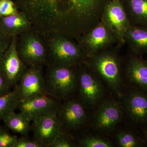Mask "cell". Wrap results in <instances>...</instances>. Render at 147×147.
I'll use <instances>...</instances> for the list:
<instances>
[{"label": "cell", "instance_id": "1", "mask_svg": "<svg viewBox=\"0 0 147 147\" xmlns=\"http://www.w3.org/2000/svg\"><path fill=\"white\" fill-rule=\"evenodd\" d=\"M71 67L48 64L44 75L45 94L61 100L73 93L78 86V76Z\"/></svg>", "mask_w": 147, "mask_h": 147}, {"label": "cell", "instance_id": "2", "mask_svg": "<svg viewBox=\"0 0 147 147\" xmlns=\"http://www.w3.org/2000/svg\"><path fill=\"white\" fill-rule=\"evenodd\" d=\"M32 29L17 36L18 55L27 67L42 66L47 63L48 50L39 33Z\"/></svg>", "mask_w": 147, "mask_h": 147}, {"label": "cell", "instance_id": "3", "mask_svg": "<svg viewBox=\"0 0 147 147\" xmlns=\"http://www.w3.org/2000/svg\"><path fill=\"white\" fill-rule=\"evenodd\" d=\"M17 40V36L12 37L8 48L0 56V74L10 88L16 86L27 68L18 55Z\"/></svg>", "mask_w": 147, "mask_h": 147}, {"label": "cell", "instance_id": "4", "mask_svg": "<svg viewBox=\"0 0 147 147\" xmlns=\"http://www.w3.org/2000/svg\"><path fill=\"white\" fill-rule=\"evenodd\" d=\"M51 34L53 36L46 42L48 45L47 64L72 66L80 58L79 48L56 33Z\"/></svg>", "mask_w": 147, "mask_h": 147}, {"label": "cell", "instance_id": "5", "mask_svg": "<svg viewBox=\"0 0 147 147\" xmlns=\"http://www.w3.org/2000/svg\"><path fill=\"white\" fill-rule=\"evenodd\" d=\"M13 89L21 101L46 94L45 78L42 67H27L21 79Z\"/></svg>", "mask_w": 147, "mask_h": 147}, {"label": "cell", "instance_id": "6", "mask_svg": "<svg viewBox=\"0 0 147 147\" xmlns=\"http://www.w3.org/2000/svg\"><path fill=\"white\" fill-rule=\"evenodd\" d=\"M61 131H75L82 127L87 120V114L81 101L75 99L61 102L57 113Z\"/></svg>", "mask_w": 147, "mask_h": 147}, {"label": "cell", "instance_id": "7", "mask_svg": "<svg viewBox=\"0 0 147 147\" xmlns=\"http://www.w3.org/2000/svg\"><path fill=\"white\" fill-rule=\"evenodd\" d=\"M32 122L31 131L33 133V139L41 147H49L62 132L57 113L35 118Z\"/></svg>", "mask_w": 147, "mask_h": 147}, {"label": "cell", "instance_id": "8", "mask_svg": "<svg viewBox=\"0 0 147 147\" xmlns=\"http://www.w3.org/2000/svg\"><path fill=\"white\" fill-rule=\"evenodd\" d=\"M125 111L135 126L147 127V92L134 88L125 98Z\"/></svg>", "mask_w": 147, "mask_h": 147}, {"label": "cell", "instance_id": "9", "mask_svg": "<svg viewBox=\"0 0 147 147\" xmlns=\"http://www.w3.org/2000/svg\"><path fill=\"white\" fill-rule=\"evenodd\" d=\"M60 103V100L43 94L20 101L17 109L32 121L37 117L57 113Z\"/></svg>", "mask_w": 147, "mask_h": 147}, {"label": "cell", "instance_id": "10", "mask_svg": "<svg viewBox=\"0 0 147 147\" xmlns=\"http://www.w3.org/2000/svg\"><path fill=\"white\" fill-rule=\"evenodd\" d=\"M122 116L121 110L117 102L107 101L103 102L96 112L94 122L99 130L108 131L113 129L119 122Z\"/></svg>", "mask_w": 147, "mask_h": 147}, {"label": "cell", "instance_id": "11", "mask_svg": "<svg viewBox=\"0 0 147 147\" xmlns=\"http://www.w3.org/2000/svg\"><path fill=\"white\" fill-rule=\"evenodd\" d=\"M95 66L109 86L118 95L120 94V79L118 65L112 56L105 55L98 58Z\"/></svg>", "mask_w": 147, "mask_h": 147}, {"label": "cell", "instance_id": "12", "mask_svg": "<svg viewBox=\"0 0 147 147\" xmlns=\"http://www.w3.org/2000/svg\"><path fill=\"white\" fill-rule=\"evenodd\" d=\"M79 94L82 101L94 105L102 98L103 93L102 85L90 74L83 72L78 76Z\"/></svg>", "mask_w": 147, "mask_h": 147}, {"label": "cell", "instance_id": "13", "mask_svg": "<svg viewBox=\"0 0 147 147\" xmlns=\"http://www.w3.org/2000/svg\"><path fill=\"white\" fill-rule=\"evenodd\" d=\"M33 28L31 22L22 11L0 17V31L9 37L18 36Z\"/></svg>", "mask_w": 147, "mask_h": 147}, {"label": "cell", "instance_id": "14", "mask_svg": "<svg viewBox=\"0 0 147 147\" xmlns=\"http://www.w3.org/2000/svg\"><path fill=\"white\" fill-rule=\"evenodd\" d=\"M127 78L134 88L147 92V61L138 57L130 60L127 70Z\"/></svg>", "mask_w": 147, "mask_h": 147}, {"label": "cell", "instance_id": "15", "mask_svg": "<svg viewBox=\"0 0 147 147\" xmlns=\"http://www.w3.org/2000/svg\"><path fill=\"white\" fill-rule=\"evenodd\" d=\"M7 128L21 136L29 137L32 122L30 119L22 112H11L3 120Z\"/></svg>", "mask_w": 147, "mask_h": 147}, {"label": "cell", "instance_id": "16", "mask_svg": "<svg viewBox=\"0 0 147 147\" xmlns=\"http://www.w3.org/2000/svg\"><path fill=\"white\" fill-rule=\"evenodd\" d=\"M107 18L108 22L113 28L121 32L126 27L127 21L123 9L118 3L110 4L107 8Z\"/></svg>", "mask_w": 147, "mask_h": 147}, {"label": "cell", "instance_id": "17", "mask_svg": "<svg viewBox=\"0 0 147 147\" xmlns=\"http://www.w3.org/2000/svg\"><path fill=\"white\" fill-rule=\"evenodd\" d=\"M128 36L134 50L138 53H147V27L140 26L131 27Z\"/></svg>", "mask_w": 147, "mask_h": 147}, {"label": "cell", "instance_id": "18", "mask_svg": "<svg viewBox=\"0 0 147 147\" xmlns=\"http://www.w3.org/2000/svg\"><path fill=\"white\" fill-rule=\"evenodd\" d=\"M20 101L14 89L0 96V121L17 109Z\"/></svg>", "mask_w": 147, "mask_h": 147}, {"label": "cell", "instance_id": "19", "mask_svg": "<svg viewBox=\"0 0 147 147\" xmlns=\"http://www.w3.org/2000/svg\"><path fill=\"white\" fill-rule=\"evenodd\" d=\"M129 6L134 21L147 28V0H130Z\"/></svg>", "mask_w": 147, "mask_h": 147}, {"label": "cell", "instance_id": "20", "mask_svg": "<svg viewBox=\"0 0 147 147\" xmlns=\"http://www.w3.org/2000/svg\"><path fill=\"white\" fill-rule=\"evenodd\" d=\"M119 145L122 147H139L144 145L142 137L132 131H121L117 134Z\"/></svg>", "mask_w": 147, "mask_h": 147}, {"label": "cell", "instance_id": "21", "mask_svg": "<svg viewBox=\"0 0 147 147\" xmlns=\"http://www.w3.org/2000/svg\"><path fill=\"white\" fill-rule=\"evenodd\" d=\"M108 36L107 30L104 27H98L94 29L87 39L86 42L94 49H97L108 41Z\"/></svg>", "mask_w": 147, "mask_h": 147}, {"label": "cell", "instance_id": "22", "mask_svg": "<svg viewBox=\"0 0 147 147\" xmlns=\"http://www.w3.org/2000/svg\"><path fill=\"white\" fill-rule=\"evenodd\" d=\"M72 3V7L78 14H85L90 10L93 4L94 0H69ZM48 7L54 9L56 0H48Z\"/></svg>", "mask_w": 147, "mask_h": 147}, {"label": "cell", "instance_id": "23", "mask_svg": "<svg viewBox=\"0 0 147 147\" xmlns=\"http://www.w3.org/2000/svg\"><path fill=\"white\" fill-rule=\"evenodd\" d=\"M81 146L84 147H111L113 146L110 142L99 137H87L79 141Z\"/></svg>", "mask_w": 147, "mask_h": 147}, {"label": "cell", "instance_id": "24", "mask_svg": "<svg viewBox=\"0 0 147 147\" xmlns=\"http://www.w3.org/2000/svg\"><path fill=\"white\" fill-rule=\"evenodd\" d=\"M18 11L16 5L11 0H0V17L13 15Z\"/></svg>", "mask_w": 147, "mask_h": 147}, {"label": "cell", "instance_id": "25", "mask_svg": "<svg viewBox=\"0 0 147 147\" xmlns=\"http://www.w3.org/2000/svg\"><path fill=\"white\" fill-rule=\"evenodd\" d=\"M17 138L0 125V147H13Z\"/></svg>", "mask_w": 147, "mask_h": 147}, {"label": "cell", "instance_id": "26", "mask_svg": "<svg viewBox=\"0 0 147 147\" xmlns=\"http://www.w3.org/2000/svg\"><path fill=\"white\" fill-rule=\"evenodd\" d=\"M75 145L70 139L67 134L62 131L56 137L49 147H72Z\"/></svg>", "mask_w": 147, "mask_h": 147}, {"label": "cell", "instance_id": "27", "mask_svg": "<svg viewBox=\"0 0 147 147\" xmlns=\"http://www.w3.org/2000/svg\"><path fill=\"white\" fill-rule=\"evenodd\" d=\"M13 147H41L34 139H30L29 137L21 136L17 138Z\"/></svg>", "mask_w": 147, "mask_h": 147}, {"label": "cell", "instance_id": "28", "mask_svg": "<svg viewBox=\"0 0 147 147\" xmlns=\"http://www.w3.org/2000/svg\"><path fill=\"white\" fill-rule=\"evenodd\" d=\"M11 39V37L5 35L0 31V56L8 48Z\"/></svg>", "mask_w": 147, "mask_h": 147}, {"label": "cell", "instance_id": "29", "mask_svg": "<svg viewBox=\"0 0 147 147\" xmlns=\"http://www.w3.org/2000/svg\"><path fill=\"white\" fill-rule=\"evenodd\" d=\"M11 89L0 74V96L11 91Z\"/></svg>", "mask_w": 147, "mask_h": 147}, {"label": "cell", "instance_id": "30", "mask_svg": "<svg viewBox=\"0 0 147 147\" xmlns=\"http://www.w3.org/2000/svg\"><path fill=\"white\" fill-rule=\"evenodd\" d=\"M143 135H142V138L144 140L145 143H147V127L142 130Z\"/></svg>", "mask_w": 147, "mask_h": 147}]
</instances>
